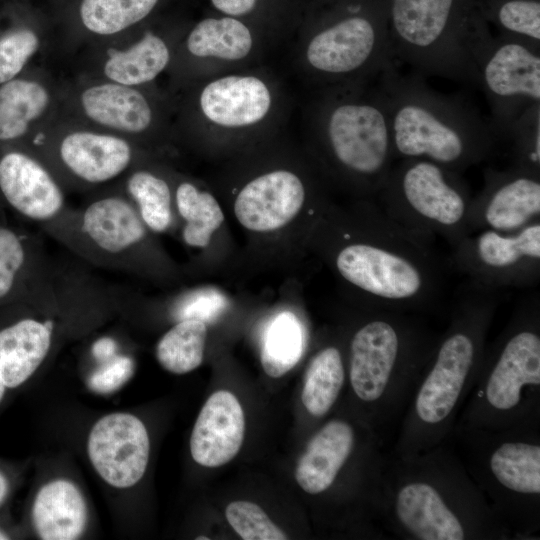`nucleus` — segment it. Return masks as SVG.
<instances>
[{
  "label": "nucleus",
  "mask_w": 540,
  "mask_h": 540,
  "mask_svg": "<svg viewBox=\"0 0 540 540\" xmlns=\"http://www.w3.org/2000/svg\"><path fill=\"white\" fill-rule=\"evenodd\" d=\"M347 232L333 243L339 277L367 303L392 311L418 310L438 302L443 263L433 244L392 220L378 204L362 203Z\"/></svg>",
  "instance_id": "f257e3e1"
},
{
  "label": "nucleus",
  "mask_w": 540,
  "mask_h": 540,
  "mask_svg": "<svg viewBox=\"0 0 540 540\" xmlns=\"http://www.w3.org/2000/svg\"><path fill=\"white\" fill-rule=\"evenodd\" d=\"M388 115L395 160L426 159L459 173L489 159L499 139L477 108L431 88L425 77L398 65L375 80Z\"/></svg>",
  "instance_id": "f03ea898"
},
{
  "label": "nucleus",
  "mask_w": 540,
  "mask_h": 540,
  "mask_svg": "<svg viewBox=\"0 0 540 540\" xmlns=\"http://www.w3.org/2000/svg\"><path fill=\"white\" fill-rule=\"evenodd\" d=\"M369 84L325 87L312 113L325 168L365 197L378 194L395 161L384 102Z\"/></svg>",
  "instance_id": "7ed1b4c3"
},
{
  "label": "nucleus",
  "mask_w": 540,
  "mask_h": 540,
  "mask_svg": "<svg viewBox=\"0 0 540 540\" xmlns=\"http://www.w3.org/2000/svg\"><path fill=\"white\" fill-rule=\"evenodd\" d=\"M458 0H389L388 33L396 62L424 77L477 86L470 46L480 21L460 15Z\"/></svg>",
  "instance_id": "20e7f679"
},
{
  "label": "nucleus",
  "mask_w": 540,
  "mask_h": 540,
  "mask_svg": "<svg viewBox=\"0 0 540 540\" xmlns=\"http://www.w3.org/2000/svg\"><path fill=\"white\" fill-rule=\"evenodd\" d=\"M377 196L380 208L396 223L433 244L450 247L468 233L472 196L463 174L426 159L393 164Z\"/></svg>",
  "instance_id": "39448f33"
},
{
  "label": "nucleus",
  "mask_w": 540,
  "mask_h": 540,
  "mask_svg": "<svg viewBox=\"0 0 540 540\" xmlns=\"http://www.w3.org/2000/svg\"><path fill=\"white\" fill-rule=\"evenodd\" d=\"M359 11L319 26L303 44V63L324 87L371 83L398 65L386 19Z\"/></svg>",
  "instance_id": "423d86ee"
},
{
  "label": "nucleus",
  "mask_w": 540,
  "mask_h": 540,
  "mask_svg": "<svg viewBox=\"0 0 540 540\" xmlns=\"http://www.w3.org/2000/svg\"><path fill=\"white\" fill-rule=\"evenodd\" d=\"M470 51L490 125L499 141H507L513 122L540 103V46L503 34L492 37L479 23Z\"/></svg>",
  "instance_id": "0eeeda50"
},
{
  "label": "nucleus",
  "mask_w": 540,
  "mask_h": 540,
  "mask_svg": "<svg viewBox=\"0 0 540 540\" xmlns=\"http://www.w3.org/2000/svg\"><path fill=\"white\" fill-rule=\"evenodd\" d=\"M451 249L452 268L478 286L500 291L540 280V220L514 232L478 231Z\"/></svg>",
  "instance_id": "6e6552de"
},
{
  "label": "nucleus",
  "mask_w": 540,
  "mask_h": 540,
  "mask_svg": "<svg viewBox=\"0 0 540 540\" xmlns=\"http://www.w3.org/2000/svg\"><path fill=\"white\" fill-rule=\"evenodd\" d=\"M354 332L349 346V377L356 396L378 400L393 373L418 344L416 333L399 311L378 309Z\"/></svg>",
  "instance_id": "1a4fd4ad"
},
{
  "label": "nucleus",
  "mask_w": 540,
  "mask_h": 540,
  "mask_svg": "<svg viewBox=\"0 0 540 540\" xmlns=\"http://www.w3.org/2000/svg\"><path fill=\"white\" fill-rule=\"evenodd\" d=\"M481 191L472 197L468 233L514 232L540 220V173L511 165L484 169Z\"/></svg>",
  "instance_id": "9d476101"
},
{
  "label": "nucleus",
  "mask_w": 540,
  "mask_h": 540,
  "mask_svg": "<svg viewBox=\"0 0 540 540\" xmlns=\"http://www.w3.org/2000/svg\"><path fill=\"white\" fill-rule=\"evenodd\" d=\"M538 295L520 307L509 332L497 350L485 389L486 400L497 410H511L525 386L540 384Z\"/></svg>",
  "instance_id": "9b49d317"
},
{
  "label": "nucleus",
  "mask_w": 540,
  "mask_h": 540,
  "mask_svg": "<svg viewBox=\"0 0 540 540\" xmlns=\"http://www.w3.org/2000/svg\"><path fill=\"white\" fill-rule=\"evenodd\" d=\"M89 459L100 477L115 488L137 484L147 469L150 442L143 422L129 413H111L92 427Z\"/></svg>",
  "instance_id": "f8f14e48"
},
{
  "label": "nucleus",
  "mask_w": 540,
  "mask_h": 540,
  "mask_svg": "<svg viewBox=\"0 0 540 540\" xmlns=\"http://www.w3.org/2000/svg\"><path fill=\"white\" fill-rule=\"evenodd\" d=\"M306 187L295 173L279 169L259 175L238 193L234 213L254 232H270L288 224L302 210Z\"/></svg>",
  "instance_id": "ddd939ff"
},
{
  "label": "nucleus",
  "mask_w": 540,
  "mask_h": 540,
  "mask_svg": "<svg viewBox=\"0 0 540 540\" xmlns=\"http://www.w3.org/2000/svg\"><path fill=\"white\" fill-rule=\"evenodd\" d=\"M273 94L255 75L232 74L207 83L199 95V109L207 122L224 130L256 126L269 115Z\"/></svg>",
  "instance_id": "4468645a"
},
{
  "label": "nucleus",
  "mask_w": 540,
  "mask_h": 540,
  "mask_svg": "<svg viewBox=\"0 0 540 540\" xmlns=\"http://www.w3.org/2000/svg\"><path fill=\"white\" fill-rule=\"evenodd\" d=\"M245 435V417L236 396L219 390L210 395L195 421L190 452L204 467H219L240 451Z\"/></svg>",
  "instance_id": "2eb2a0df"
},
{
  "label": "nucleus",
  "mask_w": 540,
  "mask_h": 540,
  "mask_svg": "<svg viewBox=\"0 0 540 540\" xmlns=\"http://www.w3.org/2000/svg\"><path fill=\"white\" fill-rule=\"evenodd\" d=\"M0 190L20 214L36 221L54 218L63 208V193L37 160L21 152L0 159Z\"/></svg>",
  "instance_id": "dca6fc26"
},
{
  "label": "nucleus",
  "mask_w": 540,
  "mask_h": 540,
  "mask_svg": "<svg viewBox=\"0 0 540 540\" xmlns=\"http://www.w3.org/2000/svg\"><path fill=\"white\" fill-rule=\"evenodd\" d=\"M59 153L70 172L94 184L119 176L128 168L133 156L126 140L90 131H75L66 135Z\"/></svg>",
  "instance_id": "f3484780"
},
{
  "label": "nucleus",
  "mask_w": 540,
  "mask_h": 540,
  "mask_svg": "<svg viewBox=\"0 0 540 540\" xmlns=\"http://www.w3.org/2000/svg\"><path fill=\"white\" fill-rule=\"evenodd\" d=\"M395 511L401 525L417 539L461 540L465 537L460 519L428 483L410 482L403 486L396 496Z\"/></svg>",
  "instance_id": "a211bd4d"
},
{
  "label": "nucleus",
  "mask_w": 540,
  "mask_h": 540,
  "mask_svg": "<svg viewBox=\"0 0 540 540\" xmlns=\"http://www.w3.org/2000/svg\"><path fill=\"white\" fill-rule=\"evenodd\" d=\"M354 431L342 420L325 424L310 439L299 458L295 478L300 488L316 495L326 491L352 452Z\"/></svg>",
  "instance_id": "6ab92c4d"
},
{
  "label": "nucleus",
  "mask_w": 540,
  "mask_h": 540,
  "mask_svg": "<svg viewBox=\"0 0 540 540\" xmlns=\"http://www.w3.org/2000/svg\"><path fill=\"white\" fill-rule=\"evenodd\" d=\"M87 505L79 488L66 479L43 485L32 506V523L44 540H74L85 531Z\"/></svg>",
  "instance_id": "aec40b11"
},
{
  "label": "nucleus",
  "mask_w": 540,
  "mask_h": 540,
  "mask_svg": "<svg viewBox=\"0 0 540 540\" xmlns=\"http://www.w3.org/2000/svg\"><path fill=\"white\" fill-rule=\"evenodd\" d=\"M52 327L26 318L0 330V382L6 389L26 382L46 358Z\"/></svg>",
  "instance_id": "412c9836"
},
{
  "label": "nucleus",
  "mask_w": 540,
  "mask_h": 540,
  "mask_svg": "<svg viewBox=\"0 0 540 540\" xmlns=\"http://www.w3.org/2000/svg\"><path fill=\"white\" fill-rule=\"evenodd\" d=\"M80 101L92 121L122 132H143L153 119L150 103L140 91L114 82L86 88Z\"/></svg>",
  "instance_id": "4be33fe9"
},
{
  "label": "nucleus",
  "mask_w": 540,
  "mask_h": 540,
  "mask_svg": "<svg viewBox=\"0 0 540 540\" xmlns=\"http://www.w3.org/2000/svg\"><path fill=\"white\" fill-rule=\"evenodd\" d=\"M82 230L102 252L120 254L140 243L145 224L125 199L109 196L92 202L82 215Z\"/></svg>",
  "instance_id": "5701e85b"
},
{
  "label": "nucleus",
  "mask_w": 540,
  "mask_h": 540,
  "mask_svg": "<svg viewBox=\"0 0 540 540\" xmlns=\"http://www.w3.org/2000/svg\"><path fill=\"white\" fill-rule=\"evenodd\" d=\"M253 47L250 29L232 16L201 20L186 40V48L191 55L230 62L245 59Z\"/></svg>",
  "instance_id": "b1692460"
},
{
  "label": "nucleus",
  "mask_w": 540,
  "mask_h": 540,
  "mask_svg": "<svg viewBox=\"0 0 540 540\" xmlns=\"http://www.w3.org/2000/svg\"><path fill=\"white\" fill-rule=\"evenodd\" d=\"M169 62L166 42L148 32L129 48L111 52L104 64V74L111 82L134 87L154 80Z\"/></svg>",
  "instance_id": "393cba45"
},
{
  "label": "nucleus",
  "mask_w": 540,
  "mask_h": 540,
  "mask_svg": "<svg viewBox=\"0 0 540 540\" xmlns=\"http://www.w3.org/2000/svg\"><path fill=\"white\" fill-rule=\"evenodd\" d=\"M50 102L48 90L39 82L12 79L0 87V140H13L26 133Z\"/></svg>",
  "instance_id": "a878e982"
},
{
  "label": "nucleus",
  "mask_w": 540,
  "mask_h": 540,
  "mask_svg": "<svg viewBox=\"0 0 540 540\" xmlns=\"http://www.w3.org/2000/svg\"><path fill=\"white\" fill-rule=\"evenodd\" d=\"M303 351L302 324L292 312H280L263 334L260 360L264 372L272 378L283 376L299 362Z\"/></svg>",
  "instance_id": "bb28decb"
},
{
  "label": "nucleus",
  "mask_w": 540,
  "mask_h": 540,
  "mask_svg": "<svg viewBox=\"0 0 540 540\" xmlns=\"http://www.w3.org/2000/svg\"><path fill=\"white\" fill-rule=\"evenodd\" d=\"M344 365L340 350L328 346L311 360L304 377L301 400L314 417L325 415L335 403L344 383Z\"/></svg>",
  "instance_id": "cd10ccee"
},
{
  "label": "nucleus",
  "mask_w": 540,
  "mask_h": 540,
  "mask_svg": "<svg viewBox=\"0 0 540 540\" xmlns=\"http://www.w3.org/2000/svg\"><path fill=\"white\" fill-rule=\"evenodd\" d=\"M490 469L505 488L521 494L540 493V447L525 442H506L491 455Z\"/></svg>",
  "instance_id": "c85d7f7f"
},
{
  "label": "nucleus",
  "mask_w": 540,
  "mask_h": 540,
  "mask_svg": "<svg viewBox=\"0 0 540 540\" xmlns=\"http://www.w3.org/2000/svg\"><path fill=\"white\" fill-rule=\"evenodd\" d=\"M206 339L205 322L197 319H181L158 341L157 361L173 374L189 373L201 365Z\"/></svg>",
  "instance_id": "c756f323"
},
{
  "label": "nucleus",
  "mask_w": 540,
  "mask_h": 540,
  "mask_svg": "<svg viewBox=\"0 0 540 540\" xmlns=\"http://www.w3.org/2000/svg\"><path fill=\"white\" fill-rule=\"evenodd\" d=\"M175 202L179 215L185 221L182 232L185 243L192 247H206L224 221L216 198L190 182H182L176 189Z\"/></svg>",
  "instance_id": "7c9ffc66"
},
{
  "label": "nucleus",
  "mask_w": 540,
  "mask_h": 540,
  "mask_svg": "<svg viewBox=\"0 0 540 540\" xmlns=\"http://www.w3.org/2000/svg\"><path fill=\"white\" fill-rule=\"evenodd\" d=\"M158 0H82L83 25L98 35H113L144 19Z\"/></svg>",
  "instance_id": "2f4dec72"
},
{
  "label": "nucleus",
  "mask_w": 540,
  "mask_h": 540,
  "mask_svg": "<svg viewBox=\"0 0 540 540\" xmlns=\"http://www.w3.org/2000/svg\"><path fill=\"white\" fill-rule=\"evenodd\" d=\"M127 190L138 205L139 215L156 233L168 229L172 219V196L167 182L149 171H136L127 181Z\"/></svg>",
  "instance_id": "473e14b6"
},
{
  "label": "nucleus",
  "mask_w": 540,
  "mask_h": 540,
  "mask_svg": "<svg viewBox=\"0 0 540 540\" xmlns=\"http://www.w3.org/2000/svg\"><path fill=\"white\" fill-rule=\"evenodd\" d=\"M507 141L511 142L513 166L540 173V103L528 107L513 122Z\"/></svg>",
  "instance_id": "72a5a7b5"
},
{
  "label": "nucleus",
  "mask_w": 540,
  "mask_h": 540,
  "mask_svg": "<svg viewBox=\"0 0 540 540\" xmlns=\"http://www.w3.org/2000/svg\"><path fill=\"white\" fill-rule=\"evenodd\" d=\"M493 19L503 35L521 38L540 46V3L538 0H502Z\"/></svg>",
  "instance_id": "f704fd0d"
},
{
  "label": "nucleus",
  "mask_w": 540,
  "mask_h": 540,
  "mask_svg": "<svg viewBox=\"0 0 540 540\" xmlns=\"http://www.w3.org/2000/svg\"><path fill=\"white\" fill-rule=\"evenodd\" d=\"M225 516L230 526L244 540H285L288 536L257 504L239 500L229 503Z\"/></svg>",
  "instance_id": "c9c22d12"
},
{
  "label": "nucleus",
  "mask_w": 540,
  "mask_h": 540,
  "mask_svg": "<svg viewBox=\"0 0 540 540\" xmlns=\"http://www.w3.org/2000/svg\"><path fill=\"white\" fill-rule=\"evenodd\" d=\"M39 39L30 29H19L0 38V84L6 83L21 72L36 53Z\"/></svg>",
  "instance_id": "e433bc0d"
},
{
  "label": "nucleus",
  "mask_w": 540,
  "mask_h": 540,
  "mask_svg": "<svg viewBox=\"0 0 540 540\" xmlns=\"http://www.w3.org/2000/svg\"><path fill=\"white\" fill-rule=\"evenodd\" d=\"M25 260L21 240L10 229L0 226V298L12 289Z\"/></svg>",
  "instance_id": "4c0bfd02"
},
{
  "label": "nucleus",
  "mask_w": 540,
  "mask_h": 540,
  "mask_svg": "<svg viewBox=\"0 0 540 540\" xmlns=\"http://www.w3.org/2000/svg\"><path fill=\"white\" fill-rule=\"evenodd\" d=\"M134 361L125 355H116L102 363L88 380L89 388L100 394H108L120 389L134 373Z\"/></svg>",
  "instance_id": "58836bf2"
},
{
  "label": "nucleus",
  "mask_w": 540,
  "mask_h": 540,
  "mask_svg": "<svg viewBox=\"0 0 540 540\" xmlns=\"http://www.w3.org/2000/svg\"><path fill=\"white\" fill-rule=\"evenodd\" d=\"M225 300L220 293L203 290L188 296L178 308L181 319L211 321L224 308Z\"/></svg>",
  "instance_id": "ea45409f"
},
{
  "label": "nucleus",
  "mask_w": 540,
  "mask_h": 540,
  "mask_svg": "<svg viewBox=\"0 0 540 540\" xmlns=\"http://www.w3.org/2000/svg\"><path fill=\"white\" fill-rule=\"evenodd\" d=\"M213 6L227 16L239 17L250 13L257 0H211Z\"/></svg>",
  "instance_id": "a19ab883"
},
{
  "label": "nucleus",
  "mask_w": 540,
  "mask_h": 540,
  "mask_svg": "<svg viewBox=\"0 0 540 540\" xmlns=\"http://www.w3.org/2000/svg\"><path fill=\"white\" fill-rule=\"evenodd\" d=\"M118 351V345L111 337H102L96 340L91 348L93 357L101 364L114 358Z\"/></svg>",
  "instance_id": "79ce46f5"
},
{
  "label": "nucleus",
  "mask_w": 540,
  "mask_h": 540,
  "mask_svg": "<svg viewBox=\"0 0 540 540\" xmlns=\"http://www.w3.org/2000/svg\"><path fill=\"white\" fill-rule=\"evenodd\" d=\"M9 493V481L5 474L0 471V506L4 503Z\"/></svg>",
  "instance_id": "37998d69"
},
{
  "label": "nucleus",
  "mask_w": 540,
  "mask_h": 540,
  "mask_svg": "<svg viewBox=\"0 0 540 540\" xmlns=\"http://www.w3.org/2000/svg\"><path fill=\"white\" fill-rule=\"evenodd\" d=\"M6 392V387L0 382V402L2 401Z\"/></svg>",
  "instance_id": "c03bdc74"
},
{
  "label": "nucleus",
  "mask_w": 540,
  "mask_h": 540,
  "mask_svg": "<svg viewBox=\"0 0 540 540\" xmlns=\"http://www.w3.org/2000/svg\"><path fill=\"white\" fill-rule=\"evenodd\" d=\"M3 539H9V537L5 532L0 530V540H3Z\"/></svg>",
  "instance_id": "a18cd8bd"
},
{
  "label": "nucleus",
  "mask_w": 540,
  "mask_h": 540,
  "mask_svg": "<svg viewBox=\"0 0 540 540\" xmlns=\"http://www.w3.org/2000/svg\"><path fill=\"white\" fill-rule=\"evenodd\" d=\"M196 539H198V540H200V539L208 540L209 538L206 537V536H203V537H200V536H199V537H197Z\"/></svg>",
  "instance_id": "49530a36"
}]
</instances>
